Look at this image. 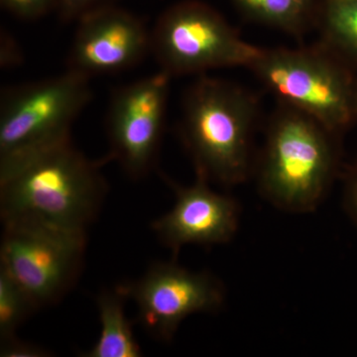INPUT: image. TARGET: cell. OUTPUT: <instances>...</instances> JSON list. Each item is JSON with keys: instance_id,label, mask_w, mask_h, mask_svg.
I'll return each mask as SVG.
<instances>
[{"instance_id": "obj_4", "label": "cell", "mask_w": 357, "mask_h": 357, "mask_svg": "<svg viewBox=\"0 0 357 357\" xmlns=\"http://www.w3.org/2000/svg\"><path fill=\"white\" fill-rule=\"evenodd\" d=\"M249 69L282 105L333 134L357 119V79L349 63L328 46L262 49Z\"/></svg>"}, {"instance_id": "obj_8", "label": "cell", "mask_w": 357, "mask_h": 357, "mask_svg": "<svg viewBox=\"0 0 357 357\" xmlns=\"http://www.w3.org/2000/svg\"><path fill=\"white\" fill-rule=\"evenodd\" d=\"M172 77L159 70L115 89L107 114L109 161L114 160L134 180L156 164L165 130Z\"/></svg>"}, {"instance_id": "obj_7", "label": "cell", "mask_w": 357, "mask_h": 357, "mask_svg": "<svg viewBox=\"0 0 357 357\" xmlns=\"http://www.w3.org/2000/svg\"><path fill=\"white\" fill-rule=\"evenodd\" d=\"M2 225L0 269L25 291L37 310L64 298L81 274L86 232L34 223Z\"/></svg>"}, {"instance_id": "obj_20", "label": "cell", "mask_w": 357, "mask_h": 357, "mask_svg": "<svg viewBox=\"0 0 357 357\" xmlns=\"http://www.w3.org/2000/svg\"><path fill=\"white\" fill-rule=\"evenodd\" d=\"M345 204H347L349 215L357 225V167L352 171L349 182H347Z\"/></svg>"}, {"instance_id": "obj_16", "label": "cell", "mask_w": 357, "mask_h": 357, "mask_svg": "<svg viewBox=\"0 0 357 357\" xmlns=\"http://www.w3.org/2000/svg\"><path fill=\"white\" fill-rule=\"evenodd\" d=\"M59 0H0L7 13L20 20H36L57 10Z\"/></svg>"}, {"instance_id": "obj_19", "label": "cell", "mask_w": 357, "mask_h": 357, "mask_svg": "<svg viewBox=\"0 0 357 357\" xmlns=\"http://www.w3.org/2000/svg\"><path fill=\"white\" fill-rule=\"evenodd\" d=\"M23 59L20 44L6 30L0 34V65L2 69H11L20 65Z\"/></svg>"}, {"instance_id": "obj_18", "label": "cell", "mask_w": 357, "mask_h": 357, "mask_svg": "<svg viewBox=\"0 0 357 357\" xmlns=\"http://www.w3.org/2000/svg\"><path fill=\"white\" fill-rule=\"evenodd\" d=\"M0 356L2 357H43L50 356L38 345L21 342L15 337L1 340Z\"/></svg>"}, {"instance_id": "obj_1", "label": "cell", "mask_w": 357, "mask_h": 357, "mask_svg": "<svg viewBox=\"0 0 357 357\" xmlns=\"http://www.w3.org/2000/svg\"><path fill=\"white\" fill-rule=\"evenodd\" d=\"M107 162L91 161L69 140L0 174L2 223L86 232L107 197Z\"/></svg>"}, {"instance_id": "obj_9", "label": "cell", "mask_w": 357, "mask_h": 357, "mask_svg": "<svg viewBox=\"0 0 357 357\" xmlns=\"http://www.w3.org/2000/svg\"><path fill=\"white\" fill-rule=\"evenodd\" d=\"M138 309L140 325L161 342L172 340L181 323L196 312H217L225 303L220 282L175 262H158L136 281L119 286Z\"/></svg>"}, {"instance_id": "obj_6", "label": "cell", "mask_w": 357, "mask_h": 357, "mask_svg": "<svg viewBox=\"0 0 357 357\" xmlns=\"http://www.w3.org/2000/svg\"><path fill=\"white\" fill-rule=\"evenodd\" d=\"M261 50L244 41L220 13L198 1L171 6L151 30V53L160 70L171 77L250 68Z\"/></svg>"}, {"instance_id": "obj_12", "label": "cell", "mask_w": 357, "mask_h": 357, "mask_svg": "<svg viewBox=\"0 0 357 357\" xmlns=\"http://www.w3.org/2000/svg\"><path fill=\"white\" fill-rule=\"evenodd\" d=\"M126 296L117 288L103 291L98 298L100 333L86 357H138L142 356L133 335L132 326L124 312Z\"/></svg>"}, {"instance_id": "obj_13", "label": "cell", "mask_w": 357, "mask_h": 357, "mask_svg": "<svg viewBox=\"0 0 357 357\" xmlns=\"http://www.w3.org/2000/svg\"><path fill=\"white\" fill-rule=\"evenodd\" d=\"M250 20L300 35L311 17L314 0H232Z\"/></svg>"}, {"instance_id": "obj_5", "label": "cell", "mask_w": 357, "mask_h": 357, "mask_svg": "<svg viewBox=\"0 0 357 357\" xmlns=\"http://www.w3.org/2000/svg\"><path fill=\"white\" fill-rule=\"evenodd\" d=\"M91 79L67 70L4 89L0 102V174L70 139L93 96Z\"/></svg>"}, {"instance_id": "obj_14", "label": "cell", "mask_w": 357, "mask_h": 357, "mask_svg": "<svg viewBox=\"0 0 357 357\" xmlns=\"http://www.w3.org/2000/svg\"><path fill=\"white\" fill-rule=\"evenodd\" d=\"M323 22L326 46L357 66V0H328Z\"/></svg>"}, {"instance_id": "obj_11", "label": "cell", "mask_w": 357, "mask_h": 357, "mask_svg": "<svg viewBox=\"0 0 357 357\" xmlns=\"http://www.w3.org/2000/svg\"><path fill=\"white\" fill-rule=\"evenodd\" d=\"M175 194L172 210L152 223L160 241L177 255L187 244L227 243L236 234L238 204L234 199L211 190L208 181L197 177L191 185L169 180Z\"/></svg>"}, {"instance_id": "obj_17", "label": "cell", "mask_w": 357, "mask_h": 357, "mask_svg": "<svg viewBox=\"0 0 357 357\" xmlns=\"http://www.w3.org/2000/svg\"><path fill=\"white\" fill-rule=\"evenodd\" d=\"M115 0H59L57 13L64 22L77 21L98 7L114 4Z\"/></svg>"}, {"instance_id": "obj_3", "label": "cell", "mask_w": 357, "mask_h": 357, "mask_svg": "<svg viewBox=\"0 0 357 357\" xmlns=\"http://www.w3.org/2000/svg\"><path fill=\"white\" fill-rule=\"evenodd\" d=\"M333 135L312 117L282 105L270 121L260 162L263 195L285 211L314 210L335 173Z\"/></svg>"}, {"instance_id": "obj_15", "label": "cell", "mask_w": 357, "mask_h": 357, "mask_svg": "<svg viewBox=\"0 0 357 357\" xmlns=\"http://www.w3.org/2000/svg\"><path fill=\"white\" fill-rule=\"evenodd\" d=\"M36 310L25 291L0 269V340L14 337L18 326Z\"/></svg>"}, {"instance_id": "obj_2", "label": "cell", "mask_w": 357, "mask_h": 357, "mask_svg": "<svg viewBox=\"0 0 357 357\" xmlns=\"http://www.w3.org/2000/svg\"><path fill=\"white\" fill-rule=\"evenodd\" d=\"M258 112L250 91L231 82L202 76L189 86L180 135L197 177L227 187L248 178Z\"/></svg>"}, {"instance_id": "obj_10", "label": "cell", "mask_w": 357, "mask_h": 357, "mask_svg": "<svg viewBox=\"0 0 357 357\" xmlns=\"http://www.w3.org/2000/svg\"><path fill=\"white\" fill-rule=\"evenodd\" d=\"M77 22L67 70L89 79L130 69L151 52L145 23L115 4L93 9Z\"/></svg>"}]
</instances>
